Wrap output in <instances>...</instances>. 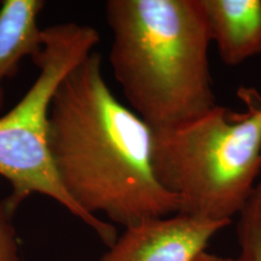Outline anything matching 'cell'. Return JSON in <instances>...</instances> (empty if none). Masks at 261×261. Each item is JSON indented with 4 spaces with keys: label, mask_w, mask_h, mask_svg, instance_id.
I'll return each instance as SVG.
<instances>
[{
    "label": "cell",
    "mask_w": 261,
    "mask_h": 261,
    "mask_svg": "<svg viewBox=\"0 0 261 261\" xmlns=\"http://www.w3.org/2000/svg\"><path fill=\"white\" fill-rule=\"evenodd\" d=\"M244 108L217 104L197 119L152 129L156 178L178 198L179 213L231 223L261 177V93L241 87Z\"/></svg>",
    "instance_id": "obj_3"
},
{
    "label": "cell",
    "mask_w": 261,
    "mask_h": 261,
    "mask_svg": "<svg viewBox=\"0 0 261 261\" xmlns=\"http://www.w3.org/2000/svg\"><path fill=\"white\" fill-rule=\"evenodd\" d=\"M12 212L0 202V261H19L17 238L11 224Z\"/></svg>",
    "instance_id": "obj_9"
},
{
    "label": "cell",
    "mask_w": 261,
    "mask_h": 261,
    "mask_svg": "<svg viewBox=\"0 0 261 261\" xmlns=\"http://www.w3.org/2000/svg\"><path fill=\"white\" fill-rule=\"evenodd\" d=\"M237 238L241 261H261V177L238 214Z\"/></svg>",
    "instance_id": "obj_8"
},
{
    "label": "cell",
    "mask_w": 261,
    "mask_h": 261,
    "mask_svg": "<svg viewBox=\"0 0 261 261\" xmlns=\"http://www.w3.org/2000/svg\"><path fill=\"white\" fill-rule=\"evenodd\" d=\"M227 225L180 213L151 219L127 227L100 261H195Z\"/></svg>",
    "instance_id": "obj_5"
},
{
    "label": "cell",
    "mask_w": 261,
    "mask_h": 261,
    "mask_svg": "<svg viewBox=\"0 0 261 261\" xmlns=\"http://www.w3.org/2000/svg\"><path fill=\"white\" fill-rule=\"evenodd\" d=\"M211 42L224 64L261 56V0H201Z\"/></svg>",
    "instance_id": "obj_6"
},
{
    "label": "cell",
    "mask_w": 261,
    "mask_h": 261,
    "mask_svg": "<svg viewBox=\"0 0 261 261\" xmlns=\"http://www.w3.org/2000/svg\"><path fill=\"white\" fill-rule=\"evenodd\" d=\"M152 128L120 102L92 52L61 81L51 99L47 140L55 172L87 214L130 227L178 214V198L156 178Z\"/></svg>",
    "instance_id": "obj_1"
},
{
    "label": "cell",
    "mask_w": 261,
    "mask_h": 261,
    "mask_svg": "<svg viewBox=\"0 0 261 261\" xmlns=\"http://www.w3.org/2000/svg\"><path fill=\"white\" fill-rule=\"evenodd\" d=\"M110 65L128 108L152 129L217 106L201 0H109Z\"/></svg>",
    "instance_id": "obj_2"
},
{
    "label": "cell",
    "mask_w": 261,
    "mask_h": 261,
    "mask_svg": "<svg viewBox=\"0 0 261 261\" xmlns=\"http://www.w3.org/2000/svg\"><path fill=\"white\" fill-rule=\"evenodd\" d=\"M42 0H4L0 5V112L4 108V83L18 73L22 62L33 61L44 44L39 17Z\"/></svg>",
    "instance_id": "obj_7"
},
{
    "label": "cell",
    "mask_w": 261,
    "mask_h": 261,
    "mask_svg": "<svg viewBox=\"0 0 261 261\" xmlns=\"http://www.w3.org/2000/svg\"><path fill=\"white\" fill-rule=\"evenodd\" d=\"M99 33L90 24L75 22L44 28V44L33 58L39 74L24 96L0 116V177L11 185L5 201L14 212L29 196L52 198L90 226L112 247L117 240L115 227L84 212L62 188L48 149L47 125L51 99L63 77L94 52Z\"/></svg>",
    "instance_id": "obj_4"
},
{
    "label": "cell",
    "mask_w": 261,
    "mask_h": 261,
    "mask_svg": "<svg viewBox=\"0 0 261 261\" xmlns=\"http://www.w3.org/2000/svg\"><path fill=\"white\" fill-rule=\"evenodd\" d=\"M195 261H241L240 257L231 256H220L217 254H212L208 252H203Z\"/></svg>",
    "instance_id": "obj_10"
}]
</instances>
